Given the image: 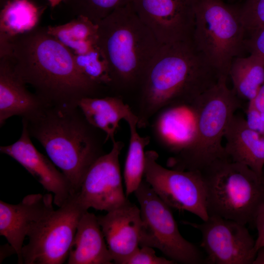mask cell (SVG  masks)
I'll return each instance as SVG.
<instances>
[{"instance_id": "277c9868", "label": "cell", "mask_w": 264, "mask_h": 264, "mask_svg": "<svg viewBox=\"0 0 264 264\" xmlns=\"http://www.w3.org/2000/svg\"><path fill=\"white\" fill-rule=\"evenodd\" d=\"M97 24V44L108 65L111 96L127 104L130 94L134 97L139 89L162 44L132 2L116 8Z\"/></svg>"}, {"instance_id": "2e32d148", "label": "cell", "mask_w": 264, "mask_h": 264, "mask_svg": "<svg viewBox=\"0 0 264 264\" xmlns=\"http://www.w3.org/2000/svg\"><path fill=\"white\" fill-rule=\"evenodd\" d=\"M97 219L114 263L124 264L139 247L142 224L140 208L128 199Z\"/></svg>"}, {"instance_id": "3957f363", "label": "cell", "mask_w": 264, "mask_h": 264, "mask_svg": "<svg viewBox=\"0 0 264 264\" xmlns=\"http://www.w3.org/2000/svg\"><path fill=\"white\" fill-rule=\"evenodd\" d=\"M22 122L77 194L89 168L106 154V133L90 124L78 106L46 105Z\"/></svg>"}, {"instance_id": "8fae6325", "label": "cell", "mask_w": 264, "mask_h": 264, "mask_svg": "<svg viewBox=\"0 0 264 264\" xmlns=\"http://www.w3.org/2000/svg\"><path fill=\"white\" fill-rule=\"evenodd\" d=\"M181 222L201 232L200 245L207 255L204 264H253L255 240L245 225L215 215L201 223Z\"/></svg>"}, {"instance_id": "ffe728a7", "label": "cell", "mask_w": 264, "mask_h": 264, "mask_svg": "<svg viewBox=\"0 0 264 264\" xmlns=\"http://www.w3.org/2000/svg\"><path fill=\"white\" fill-rule=\"evenodd\" d=\"M88 122L104 131L107 140L115 142L119 122L132 112L130 106L120 97H84L78 103Z\"/></svg>"}, {"instance_id": "9a60e30c", "label": "cell", "mask_w": 264, "mask_h": 264, "mask_svg": "<svg viewBox=\"0 0 264 264\" xmlns=\"http://www.w3.org/2000/svg\"><path fill=\"white\" fill-rule=\"evenodd\" d=\"M51 193L30 194L17 204L0 201V235L14 248L18 263L23 264V243L31 227L54 209Z\"/></svg>"}, {"instance_id": "e575fe53", "label": "cell", "mask_w": 264, "mask_h": 264, "mask_svg": "<svg viewBox=\"0 0 264 264\" xmlns=\"http://www.w3.org/2000/svg\"><path fill=\"white\" fill-rule=\"evenodd\" d=\"M262 208H264V205H263V206L262 207Z\"/></svg>"}, {"instance_id": "83f0119b", "label": "cell", "mask_w": 264, "mask_h": 264, "mask_svg": "<svg viewBox=\"0 0 264 264\" xmlns=\"http://www.w3.org/2000/svg\"><path fill=\"white\" fill-rule=\"evenodd\" d=\"M244 45L250 53L264 59V26L250 33L249 37L245 39Z\"/></svg>"}, {"instance_id": "603a6c76", "label": "cell", "mask_w": 264, "mask_h": 264, "mask_svg": "<svg viewBox=\"0 0 264 264\" xmlns=\"http://www.w3.org/2000/svg\"><path fill=\"white\" fill-rule=\"evenodd\" d=\"M46 27L49 34L74 54H85L98 46V24L85 17L77 16L64 24Z\"/></svg>"}, {"instance_id": "30bf717a", "label": "cell", "mask_w": 264, "mask_h": 264, "mask_svg": "<svg viewBox=\"0 0 264 264\" xmlns=\"http://www.w3.org/2000/svg\"><path fill=\"white\" fill-rule=\"evenodd\" d=\"M154 151L145 152V180L169 207L189 212L207 220L206 195L201 172L166 168L157 160Z\"/></svg>"}, {"instance_id": "7402d4cb", "label": "cell", "mask_w": 264, "mask_h": 264, "mask_svg": "<svg viewBox=\"0 0 264 264\" xmlns=\"http://www.w3.org/2000/svg\"><path fill=\"white\" fill-rule=\"evenodd\" d=\"M228 76L237 96L249 101L264 83V59L254 53L246 57H236L231 63Z\"/></svg>"}, {"instance_id": "7c38bea8", "label": "cell", "mask_w": 264, "mask_h": 264, "mask_svg": "<svg viewBox=\"0 0 264 264\" xmlns=\"http://www.w3.org/2000/svg\"><path fill=\"white\" fill-rule=\"evenodd\" d=\"M124 146L120 141L112 143L110 151L99 157L86 173L75 195L85 210L93 208L108 212L128 199L123 191L119 160Z\"/></svg>"}, {"instance_id": "44dd1931", "label": "cell", "mask_w": 264, "mask_h": 264, "mask_svg": "<svg viewBox=\"0 0 264 264\" xmlns=\"http://www.w3.org/2000/svg\"><path fill=\"white\" fill-rule=\"evenodd\" d=\"M47 7L35 0H10L1 7L0 38L10 39L38 26Z\"/></svg>"}, {"instance_id": "5b68a950", "label": "cell", "mask_w": 264, "mask_h": 264, "mask_svg": "<svg viewBox=\"0 0 264 264\" xmlns=\"http://www.w3.org/2000/svg\"><path fill=\"white\" fill-rule=\"evenodd\" d=\"M227 78L220 77L189 107L193 119L192 133L182 149L168 159L169 168L201 172L214 162L228 158L222 140L241 104L228 87Z\"/></svg>"}, {"instance_id": "9c48e42d", "label": "cell", "mask_w": 264, "mask_h": 264, "mask_svg": "<svg viewBox=\"0 0 264 264\" xmlns=\"http://www.w3.org/2000/svg\"><path fill=\"white\" fill-rule=\"evenodd\" d=\"M75 195L33 225L23 246L25 264H62L68 259L79 221L86 212Z\"/></svg>"}, {"instance_id": "4dcf8cb0", "label": "cell", "mask_w": 264, "mask_h": 264, "mask_svg": "<svg viewBox=\"0 0 264 264\" xmlns=\"http://www.w3.org/2000/svg\"><path fill=\"white\" fill-rule=\"evenodd\" d=\"M249 102L264 116V83L261 86L256 96Z\"/></svg>"}, {"instance_id": "ac0fdd59", "label": "cell", "mask_w": 264, "mask_h": 264, "mask_svg": "<svg viewBox=\"0 0 264 264\" xmlns=\"http://www.w3.org/2000/svg\"><path fill=\"white\" fill-rule=\"evenodd\" d=\"M224 145L227 157L244 164L259 176L264 177V137L251 129L246 120L235 114L226 131Z\"/></svg>"}, {"instance_id": "52a82bcc", "label": "cell", "mask_w": 264, "mask_h": 264, "mask_svg": "<svg viewBox=\"0 0 264 264\" xmlns=\"http://www.w3.org/2000/svg\"><path fill=\"white\" fill-rule=\"evenodd\" d=\"M192 42L220 77H228L233 59L244 49L240 10L221 0H195Z\"/></svg>"}, {"instance_id": "8992f818", "label": "cell", "mask_w": 264, "mask_h": 264, "mask_svg": "<svg viewBox=\"0 0 264 264\" xmlns=\"http://www.w3.org/2000/svg\"><path fill=\"white\" fill-rule=\"evenodd\" d=\"M201 173L209 215L245 225L254 223L264 205V176L229 158L214 162Z\"/></svg>"}, {"instance_id": "d4e9b609", "label": "cell", "mask_w": 264, "mask_h": 264, "mask_svg": "<svg viewBox=\"0 0 264 264\" xmlns=\"http://www.w3.org/2000/svg\"><path fill=\"white\" fill-rule=\"evenodd\" d=\"M132 0H66L63 2L73 17L82 16L97 24L116 8Z\"/></svg>"}, {"instance_id": "ba28073f", "label": "cell", "mask_w": 264, "mask_h": 264, "mask_svg": "<svg viewBox=\"0 0 264 264\" xmlns=\"http://www.w3.org/2000/svg\"><path fill=\"white\" fill-rule=\"evenodd\" d=\"M134 194L140 205L139 246L159 249L176 263L200 264L205 259L198 247L180 234L171 210L145 180Z\"/></svg>"}, {"instance_id": "1f68e13d", "label": "cell", "mask_w": 264, "mask_h": 264, "mask_svg": "<svg viewBox=\"0 0 264 264\" xmlns=\"http://www.w3.org/2000/svg\"><path fill=\"white\" fill-rule=\"evenodd\" d=\"M253 264H264V246L257 250Z\"/></svg>"}, {"instance_id": "4316f807", "label": "cell", "mask_w": 264, "mask_h": 264, "mask_svg": "<svg viewBox=\"0 0 264 264\" xmlns=\"http://www.w3.org/2000/svg\"><path fill=\"white\" fill-rule=\"evenodd\" d=\"M173 261L158 257L153 247L143 246L138 247L124 262V264H174Z\"/></svg>"}, {"instance_id": "484cf974", "label": "cell", "mask_w": 264, "mask_h": 264, "mask_svg": "<svg viewBox=\"0 0 264 264\" xmlns=\"http://www.w3.org/2000/svg\"><path fill=\"white\" fill-rule=\"evenodd\" d=\"M239 10L246 32L250 34L264 26V0H246Z\"/></svg>"}, {"instance_id": "4fadbf2b", "label": "cell", "mask_w": 264, "mask_h": 264, "mask_svg": "<svg viewBox=\"0 0 264 264\" xmlns=\"http://www.w3.org/2000/svg\"><path fill=\"white\" fill-rule=\"evenodd\" d=\"M195 0H132L138 16L161 44L192 40Z\"/></svg>"}, {"instance_id": "f1b7e54d", "label": "cell", "mask_w": 264, "mask_h": 264, "mask_svg": "<svg viewBox=\"0 0 264 264\" xmlns=\"http://www.w3.org/2000/svg\"><path fill=\"white\" fill-rule=\"evenodd\" d=\"M245 120L251 129L262 135L264 134V116L250 102L248 103Z\"/></svg>"}, {"instance_id": "d6986e66", "label": "cell", "mask_w": 264, "mask_h": 264, "mask_svg": "<svg viewBox=\"0 0 264 264\" xmlns=\"http://www.w3.org/2000/svg\"><path fill=\"white\" fill-rule=\"evenodd\" d=\"M97 217L88 211L81 217L71 243L68 264H111L113 261Z\"/></svg>"}, {"instance_id": "836d02e7", "label": "cell", "mask_w": 264, "mask_h": 264, "mask_svg": "<svg viewBox=\"0 0 264 264\" xmlns=\"http://www.w3.org/2000/svg\"><path fill=\"white\" fill-rule=\"evenodd\" d=\"M10 0H0V7H2L4 4Z\"/></svg>"}, {"instance_id": "7a4b0ae2", "label": "cell", "mask_w": 264, "mask_h": 264, "mask_svg": "<svg viewBox=\"0 0 264 264\" xmlns=\"http://www.w3.org/2000/svg\"><path fill=\"white\" fill-rule=\"evenodd\" d=\"M220 77L192 40L162 44L129 104L137 128H146L164 108L190 107Z\"/></svg>"}, {"instance_id": "5bb4252c", "label": "cell", "mask_w": 264, "mask_h": 264, "mask_svg": "<svg viewBox=\"0 0 264 264\" xmlns=\"http://www.w3.org/2000/svg\"><path fill=\"white\" fill-rule=\"evenodd\" d=\"M20 138L15 143L0 147V152L20 163L49 192L53 194L58 207L75 195L68 179L55 165L39 152L33 144L25 124Z\"/></svg>"}, {"instance_id": "d6a6232c", "label": "cell", "mask_w": 264, "mask_h": 264, "mask_svg": "<svg viewBox=\"0 0 264 264\" xmlns=\"http://www.w3.org/2000/svg\"><path fill=\"white\" fill-rule=\"evenodd\" d=\"M48 4L53 10L54 8L59 5L61 3L64 2L66 0H46Z\"/></svg>"}, {"instance_id": "f546056e", "label": "cell", "mask_w": 264, "mask_h": 264, "mask_svg": "<svg viewBox=\"0 0 264 264\" xmlns=\"http://www.w3.org/2000/svg\"><path fill=\"white\" fill-rule=\"evenodd\" d=\"M258 235L255 240V249L256 251L264 246V208L259 210L254 221Z\"/></svg>"}, {"instance_id": "6da1fadb", "label": "cell", "mask_w": 264, "mask_h": 264, "mask_svg": "<svg viewBox=\"0 0 264 264\" xmlns=\"http://www.w3.org/2000/svg\"><path fill=\"white\" fill-rule=\"evenodd\" d=\"M7 57L18 76L48 105L78 106L84 97L104 93L78 70L72 51L49 34L47 27L0 42V58Z\"/></svg>"}, {"instance_id": "cb8c5ba5", "label": "cell", "mask_w": 264, "mask_h": 264, "mask_svg": "<svg viewBox=\"0 0 264 264\" xmlns=\"http://www.w3.org/2000/svg\"><path fill=\"white\" fill-rule=\"evenodd\" d=\"M128 124L130 137L124 170L125 194L127 197L138 188L144 176L145 147L150 142L149 136H141L137 132V119L132 112L125 119Z\"/></svg>"}, {"instance_id": "e0dca14e", "label": "cell", "mask_w": 264, "mask_h": 264, "mask_svg": "<svg viewBox=\"0 0 264 264\" xmlns=\"http://www.w3.org/2000/svg\"><path fill=\"white\" fill-rule=\"evenodd\" d=\"M18 76L7 57L0 58V126L13 116L27 118L45 104Z\"/></svg>"}]
</instances>
